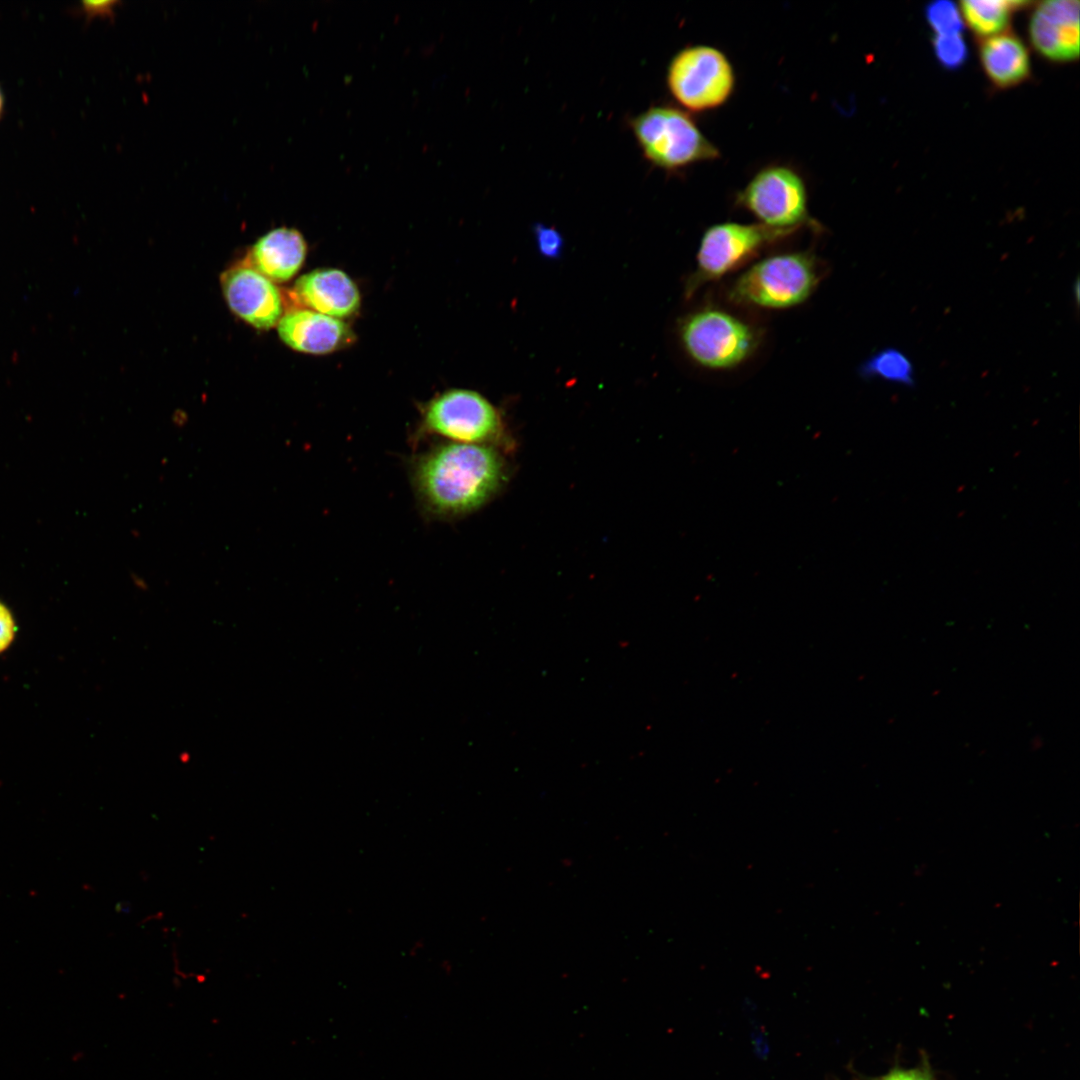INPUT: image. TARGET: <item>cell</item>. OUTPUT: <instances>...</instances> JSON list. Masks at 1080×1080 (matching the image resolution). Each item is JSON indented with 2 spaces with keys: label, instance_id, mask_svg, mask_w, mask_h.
<instances>
[{
  "label": "cell",
  "instance_id": "6da1fadb",
  "mask_svg": "<svg viewBox=\"0 0 1080 1080\" xmlns=\"http://www.w3.org/2000/svg\"><path fill=\"white\" fill-rule=\"evenodd\" d=\"M504 476L502 457L488 445L441 441L416 455L410 465L422 510L438 519L476 511L495 495Z\"/></svg>",
  "mask_w": 1080,
  "mask_h": 1080
},
{
  "label": "cell",
  "instance_id": "7a4b0ae2",
  "mask_svg": "<svg viewBox=\"0 0 1080 1080\" xmlns=\"http://www.w3.org/2000/svg\"><path fill=\"white\" fill-rule=\"evenodd\" d=\"M824 276V264L809 251L775 254L750 266L733 282L736 303L786 309L805 302Z\"/></svg>",
  "mask_w": 1080,
  "mask_h": 1080
},
{
  "label": "cell",
  "instance_id": "3957f363",
  "mask_svg": "<svg viewBox=\"0 0 1080 1080\" xmlns=\"http://www.w3.org/2000/svg\"><path fill=\"white\" fill-rule=\"evenodd\" d=\"M630 127L647 161L663 170L677 171L720 157L694 119L678 107L652 106L633 117Z\"/></svg>",
  "mask_w": 1080,
  "mask_h": 1080
},
{
  "label": "cell",
  "instance_id": "277c9868",
  "mask_svg": "<svg viewBox=\"0 0 1080 1080\" xmlns=\"http://www.w3.org/2000/svg\"><path fill=\"white\" fill-rule=\"evenodd\" d=\"M679 337L689 358L712 370L739 366L759 344L753 326L717 308H703L685 316L679 324Z\"/></svg>",
  "mask_w": 1080,
  "mask_h": 1080
},
{
  "label": "cell",
  "instance_id": "5b68a950",
  "mask_svg": "<svg viewBox=\"0 0 1080 1080\" xmlns=\"http://www.w3.org/2000/svg\"><path fill=\"white\" fill-rule=\"evenodd\" d=\"M735 83L729 58L711 45L686 46L667 66L668 90L687 111L703 112L722 106L733 94Z\"/></svg>",
  "mask_w": 1080,
  "mask_h": 1080
},
{
  "label": "cell",
  "instance_id": "8992f818",
  "mask_svg": "<svg viewBox=\"0 0 1080 1080\" xmlns=\"http://www.w3.org/2000/svg\"><path fill=\"white\" fill-rule=\"evenodd\" d=\"M502 434L501 416L491 402L475 391L452 389L425 404L414 442L437 436L442 441L491 446Z\"/></svg>",
  "mask_w": 1080,
  "mask_h": 1080
},
{
  "label": "cell",
  "instance_id": "52a82bcc",
  "mask_svg": "<svg viewBox=\"0 0 1080 1080\" xmlns=\"http://www.w3.org/2000/svg\"><path fill=\"white\" fill-rule=\"evenodd\" d=\"M791 233L760 223L711 225L700 239L696 268L686 281L685 297L691 298L702 285L736 270L762 249Z\"/></svg>",
  "mask_w": 1080,
  "mask_h": 1080
},
{
  "label": "cell",
  "instance_id": "ba28073f",
  "mask_svg": "<svg viewBox=\"0 0 1080 1080\" xmlns=\"http://www.w3.org/2000/svg\"><path fill=\"white\" fill-rule=\"evenodd\" d=\"M736 203L771 228L791 232L803 225L816 231L820 228L809 214L803 178L784 165L759 170L738 193Z\"/></svg>",
  "mask_w": 1080,
  "mask_h": 1080
},
{
  "label": "cell",
  "instance_id": "9c48e42d",
  "mask_svg": "<svg viewBox=\"0 0 1080 1080\" xmlns=\"http://www.w3.org/2000/svg\"><path fill=\"white\" fill-rule=\"evenodd\" d=\"M221 286L230 309L251 326L269 329L281 319L283 302L279 290L247 264L225 271Z\"/></svg>",
  "mask_w": 1080,
  "mask_h": 1080
},
{
  "label": "cell",
  "instance_id": "30bf717a",
  "mask_svg": "<svg viewBox=\"0 0 1080 1080\" xmlns=\"http://www.w3.org/2000/svg\"><path fill=\"white\" fill-rule=\"evenodd\" d=\"M1033 47L1056 62H1069L1079 56V2L1048 0L1038 4L1029 22Z\"/></svg>",
  "mask_w": 1080,
  "mask_h": 1080
},
{
  "label": "cell",
  "instance_id": "8fae6325",
  "mask_svg": "<svg viewBox=\"0 0 1080 1080\" xmlns=\"http://www.w3.org/2000/svg\"><path fill=\"white\" fill-rule=\"evenodd\" d=\"M277 329L286 345L310 354L330 353L352 340L345 322L309 309L289 311L281 317Z\"/></svg>",
  "mask_w": 1080,
  "mask_h": 1080
},
{
  "label": "cell",
  "instance_id": "7c38bea8",
  "mask_svg": "<svg viewBox=\"0 0 1080 1080\" xmlns=\"http://www.w3.org/2000/svg\"><path fill=\"white\" fill-rule=\"evenodd\" d=\"M293 293L304 306L337 319L352 315L360 304L357 286L338 269H319L302 275Z\"/></svg>",
  "mask_w": 1080,
  "mask_h": 1080
},
{
  "label": "cell",
  "instance_id": "4fadbf2b",
  "mask_svg": "<svg viewBox=\"0 0 1080 1080\" xmlns=\"http://www.w3.org/2000/svg\"><path fill=\"white\" fill-rule=\"evenodd\" d=\"M306 248L305 240L299 231L286 227L276 228L253 245L247 265L272 282H284L291 279L302 266Z\"/></svg>",
  "mask_w": 1080,
  "mask_h": 1080
},
{
  "label": "cell",
  "instance_id": "5bb4252c",
  "mask_svg": "<svg viewBox=\"0 0 1080 1080\" xmlns=\"http://www.w3.org/2000/svg\"><path fill=\"white\" fill-rule=\"evenodd\" d=\"M979 53L986 75L1000 88L1015 86L1030 74L1028 50L1014 34L1000 33L986 38Z\"/></svg>",
  "mask_w": 1080,
  "mask_h": 1080
},
{
  "label": "cell",
  "instance_id": "9a60e30c",
  "mask_svg": "<svg viewBox=\"0 0 1080 1080\" xmlns=\"http://www.w3.org/2000/svg\"><path fill=\"white\" fill-rule=\"evenodd\" d=\"M1027 4L1026 1L965 0L959 9L969 27L979 36L988 38L1002 33L1013 12Z\"/></svg>",
  "mask_w": 1080,
  "mask_h": 1080
},
{
  "label": "cell",
  "instance_id": "2e32d148",
  "mask_svg": "<svg viewBox=\"0 0 1080 1080\" xmlns=\"http://www.w3.org/2000/svg\"><path fill=\"white\" fill-rule=\"evenodd\" d=\"M859 373L864 378H880L904 386L915 383L912 362L895 348H885L872 354L861 364Z\"/></svg>",
  "mask_w": 1080,
  "mask_h": 1080
},
{
  "label": "cell",
  "instance_id": "e0dca14e",
  "mask_svg": "<svg viewBox=\"0 0 1080 1080\" xmlns=\"http://www.w3.org/2000/svg\"><path fill=\"white\" fill-rule=\"evenodd\" d=\"M925 15L936 35L961 34L963 18L960 9L951 1H934L926 7Z\"/></svg>",
  "mask_w": 1080,
  "mask_h": 1080
},
{
  "label": "cell",
  "instance_id": "ac0fdd59",
  "mask_svg": "<svg viewBox=\"0 0 1080 1080\" xmlns=\"http://www.w3.org/2000/svg\"><path fill=\"white\" fill-rule=\"evenodd\" d=\"M933 47L937 60L948 69L960 67L968 56L967 45L961 34L936 35Z\"/></svg>",
  "mask_w": 1080,
  "mask_h": 1080
},
{
  "label": "cell",
  "instance_id": "d6986e66",
  "mask_svg": "<svg viewBox=\"0 0 1080 1080\" xmlns=\"http://www.w3.org/2000/svg\"><path fill=\"white\" fill-rule=\"evenodd\" d=\"M534 235L539 252L548 258L560 256L563 249V238L559 231L543 224L534 226Z\"/></svg>",
  "mask_w": 1080,
  "mask_h": 1080
},
{
  "label": "cell",
  "instance_id": "ffe728a7",
  "mask_svg": "<svg viewBox=\"0 0 1080 1080\" xmlns=\"http://www.w3.org/2000/svg\"><path fill=\"white\" fill-rule=\"evenodd\" d=\"M876 1080H935L929 1066L923 1064L915 1068L895 1067Z\"/></svg>",
  "mask_w": 1080,
  "mask_h": 1080
},
{
  "label": "cell",
  "instance_id": "44dd1931",
  "mask_svg": "<svg viewBox=\"0 0 1080 1080\" xmlns=\"http://www.w3.org/2000/svg\"><path fill=\"white\" fill-rule=\"evenodd\" d=\"M16 627L10 610L0 602V653L12 642Z\"/></svg>",
  "mask_w": 1080,
  "mask_h": 1080
},
{
  "label": "cell",
  "instance_id": "7402d4cb",
  "mask_svg": "<svg viewBox=\"0 0 1080 1080\" xmlns=\"http://www.w3.org/2000/svg\"><path fill=\"white\" fill-rule=\"evenodd\" d=\"M115 1H91L84 2L85 8L92 12L111 13Z\"/></svg>",
  "mask_w": 1080,
  "mask_h": 1080
},
{
  "label": "cell",
  "instance_id": "603a6c76",
  "mask_svg": "<svg viewBox=\"0 0 1080 1080\" xmlns=\"http://www.w3.org/2000/svg\"><path fill=\"white\" fill-rule=\"evenodd\" d=\"M1 107H2V97H1V94H0V111H1Z\"/></svg>",
  "mask_w": 1080,
  "mask_h": 1080
}]
</instances>
